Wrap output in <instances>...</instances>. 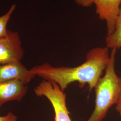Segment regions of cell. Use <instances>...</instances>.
<instances>
[{"label": "cell", "instance_id": "cell-1", "mask_svg": "<svg viewBox=\"0 0 121 121\" xmlns=\"http://www.w3.org/2000/svg\"><path fill=\"white\" fill-rule=\"evenodd\" d=\"M109 59L108 48L96 47L87 52L84 62L76 67H56L46 63L36 65L30 70L43 80L56 83L63 92L69 85L75 82L81 87L87 84L91 91L101 77Z\"/></svg>", "mask_w": 121, "mask_h": 121}, {"label": "cell", "instance_id": "cell-2", "mask_svg": "<svg viewBox=\"0 0 121 121\" xmlns=\"http://www.w3.org/2000/svg\"><path fill=\"white\" fill-rule=\"evenodd\" d=\"M116 48H113L105 73L97 83L95 92V107L87 121H102L109 109L116 104L121 95V78L117 75L115 69Z\"/></svg>", "mask_w": 121, "mask_h": 121}, {"label": "cell", "instance_id": "cell-3", "mask_svg": "<svg viewBox=\"0 0 121 121\" xmlns=\"http://www.w3.org/2000/svg\"><path fill=\"white\" fill-rule=\"evenodd\" d=\"M38 96H44L52 104L55 113V121H72L66 103V96L54 82L43 80L34 89Z\"/></svg>", "mask_w": 121, "mask_h": 121}, {"label": "cell", "instance_id": "cell-4", "mask_svg": "<svg viewBox=\"0 0 121 121\" xmlns=\"http://www.w3.org/2000/svg\"><path fill=\"white\" fill-rule=\"evenodd\" d=\"M23 55L18 33L8 30L7 35L0 38V65L20 62Z\"/></svg>", "mask_w": 121, "mask_h": 121}, {"label": "cell", "instance_id": "cell-5", "mask_svg": "<svg viewBox=\"0 0 121 121\" xmlns=\"http://www.w3.org/2000/svg\"><path fill=\"white\" fill-rule=\"evenodd\" d=\"M94 4L99 18L106 21L107 36L112 35L120 12L121 0H95Z\"/></svg>", "mask_w": 121, "mask_h": 121}, {"label": "cell", "instance_id": "cell-6", "mask_svg": "<svg viewBox=\"0 0 121 121\" xmlns=\"http://www.w3.org/2000/svg\"><path fill=\"white\" fill-rule=\"evenodd\" d=\"M35 76L21 61L0 65V82L19 80L26 85Z\"/></svg>", "mask_w": 121, "mask_h": 121}, {"label": "cell", "instance_id": "cell-7", "mask_svg": "<svg viewBox=\"0 0 121 121\" xmlns=\"http://www.w3.org/2000/svg\"><path fill=\"white\" fill-rule=\"evenodd\" d=\"M27 91L28 86L19 80L0 82V108L9 101H21Z\"/></svg>", "mask_w": 121, "mask_h": 121}, {"label": "cell", "instance_id": "cell-8", "mask_svg": "<svg viewBox=\"0 0 121 121\" xmlns=\"http://www.w3.org/2000/svg\"><path fill=\"white\" fill-rule=\"evenodd\" d=\"M106 47L108 48H121V7L115 24V30L112 35L105 38Z\"/></svg>", "mask_w": 121, "mask_h": 121}, {"label": "cell", "instance_id": "cell-9", "mask_svg": "<svg viewBox=\"0 0 121 121\" xmlns=\"http://www.w3.org/2000/svg\"><path fill=\"white\" fill-rule=\"evenodd\" d=\"M15 8V5L13 4L7 13L0 17V38L7 35L8 30L6 28L7 25Z\"/></svg>", "mask_w": 121, "mask_h": 121}, {"label": "cell", "instance_id": "cell-10", "mask_svg": "<svg viewBox=\"0 0 121 121\" xmlns=\"http://www.w3.org/2000/svg\"><path fill=\"white\" fill-rule=\"evenodd\" d=\"M95 0H74L75 2L83 7H88L94 4Z\"/></svg>", "mask_w": 121, "mask_h": 121}, {"label": "cell", "instance_id": "cell-11", "mask_svg": "<svg viewBox=\"0 0 121 121\" xmlns=\"http://www.w3.org/2000/svg\"><path fill=\"white\" fill-rule=\"evenodd\" d=\"M17 117L11 112H9L4 116H0V121H17Z\"/></svg>", "mask_w": 121, "mask_h": 121}, {"label": "cell", "instance_id": "cell-12", "mask_svg": "<svg viewBox=\"0 0 121 121\" xmlns=\"http://www.w3.org/2000/svg\"><path fill=\"white\" fill-rule=\"evenodd\" d=\"M116 110L119 113L121 117V95L116 106Z\"/></svg>", "mask_w": 121, "mask_h": 121}, {"label": "cell", "instance_id": "cell-13", "mask_svg": "<svg viewBox=\"0 0 121 121\" xmlns=\"http://www.w3.org/2000/svg\"><path fill=\"white\" fill-rule=\"evenodd\" d=\"M120 49H121V48H120Z\"/></svg>", "mask_w": 121, "mask_h": 121}]
</instances>
